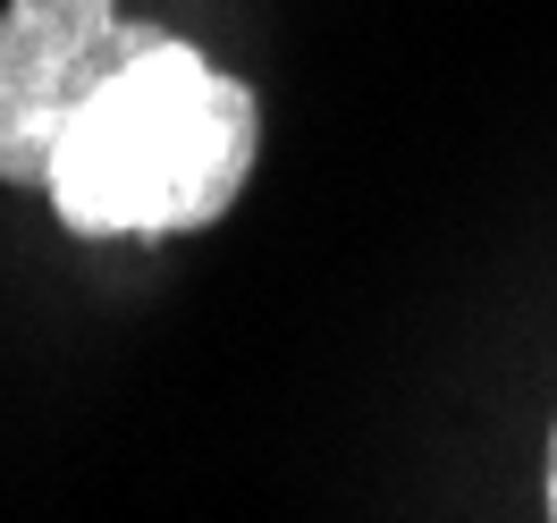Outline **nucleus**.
<instances>
[{"mask_svg": "<svg viewBox=\"0 0 557 523\" xmlns=\"http://www.w3.org/2000/svg\"><path fill=\"white\" fill-rule=\"evenodd\" d=\"M549 523H557V431H549Z\"/></svg>", "mask_w": 557, "mask_h": 523, "instance_id": "nucleus-3", "label": "nucleus"}, {"mask_svg": "<svg viewBox=\"0 0 557 523\" xmlns=\"http://www.w3.org/2000/svg\"><path fill=\"white\" fill-rule=\"evenodd\" d=\"M152 42L161 26H127L119 0H9L0 9V177L42 186L76 110Z\"/></svg>", "mask_w": 557, "mask_h": 523, "instance_id": "nucleus-2", "label": "nucleus"}, {"mask_svg": "<svg viewBox=\"0 0 557 523\" xmlns=\"http://www.w3.org/2000/svg\"><path fill=\"white\" fill-rule=\"evenodd\" d=\"M262 110L203 51L161 35L110 76L51 152V203L85 237H177L211 228L245 195Z\"/></svg>", "mask_w": 557, "mask_h": 523, "instance_id": "nucleus-1", "label": "nucleus"}]
</instances>
